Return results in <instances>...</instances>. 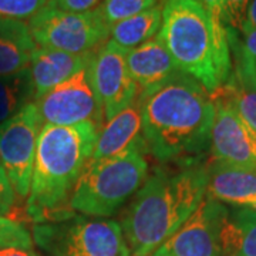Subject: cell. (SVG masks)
Wrapping results in <instances>:
<instances>
[{"label":"cell","mask_w":256,"mask_h":256,"mask_svg":"<svg viewBox=\"0 0 256 256\" xmlns=\"http://www.w3.org/2000/svg\"><path fill=\"white\" fill-rule=\"evenodd\" d=\"M204 9L206 10L210 24L214 28L216 47L220 56L230 62V50L228 42V24H226V0H201Z\"/></svg>","instance_id":"23"},{"label":"cell","mask_w":256,"mask_h":256,"mask_svg":"<svg viewBox=\"0 0 256 256\" xmlns=\"http://www.w3.org/2000/svg\"><path fill=\"white\" fill-rule=\"evenodd\" d=\"M36 47L28 22L0 18V76L28 68Z\"/></svg>","instance_id":"18"},{"label":"cell","mask_w":256,"mask_h":256,"mask_svg":"<svg viewBox=\"0 0 256 256\" xmlns=\"http://www.w3.org/2000/svg\"><path fill=\"white\" fill-rule=\"evenodd\" d=\"M252 30H256V0L249 2L246 13H245V20H244V24H242L239 33L244 34L248 32H252Z\"/></svg>","instance_id":"29"},{"label":"cell","mask_w":256,"mask_h":256,"mask_svg":"<svg viewBox=\"0 0 256 256\" xmlns=\"http://www.w3.org/2000/svg\"><path fill=\"white\" fill-rule=\"evenodd\" d=\"M127 53V48L108 40L94 52L90 62L92 86L106 122L131 106L140 94L138 86L128 72Z\"/></svg>","instance_id":"10"},{"label":"cell","mask_w":256,"mask_h":256,"mask_svg":"<svg viewBox=\"0 0 256 256\" xmlns=\"http://www.w3.org/2000/svg\"><path fill=\"white\" fill-rule=\"evenodd\" d=\"M228 206L205 194L182 226L150 256H222L220 228Z\"/></svg>","instance_id":"12"},{"label":"cell","mask_w":256,"mask_h":256,"mask_svg":"<svg viewBox=\"0 0 256 256\" xmlns=\"http://www.w3.org/2000/svg\"><path fill=\"white\" fill-rule=\"evenodd\" d=\"M230 50V73L220 87L238 114L249 127L256 131V63L248 54L240 36L228 28Z\"/></svg>","instance_id":"13"},{"label":"cell","mask_w":256,"mask_h":256,"mask_svg":"<svg viewBox=\"0 0 256 256\" xmlns=\"http://www.w3.org/2000/svg\"><path fill=\"white\" fill-rule=\"evenodd\" d=\"M50 0H0V18L28 22Z\"/></svg>","instance_id":"25"},{"label":"cell","mask_w":256,"mask_h":256,"mask_svg":"<svg viewBox=\"0 0 256 256\" xmlns=\"http://www.w3.org/2000/svg\"><path fill=\"white\" fill-rule=\"evenodd\" d=\"M208 186V165L156 168L148 174L121 220L132 256H150L200 206Z\"/></svg>","instance_id":"2"},{"label":"cell","mask_w":256,"mask_h":256,"mask_svg":"<svg viewBox=\"0 0 256 256\" xmlns=\"http://www.w3.org/2000/svg\"><path fill=\"white\" fill-rule=\"evenodd\" d=\"M56 6L64 12L72 13H86L98 8L102 0H53Z\"/></svg>","instance_id":"28"},{"label":"cell","mask_w":256,"mask_h":256,"mask_svg":"<svg viewBox=\"0 0 256 256\" xmlns=\"http://www.w3.org/2000/svg\"><path fill=\"white\" fill-rule=\"evenodd\" d=\"M158 4V0H102L98 4V13L108 26L128 18H132L144 10Z\"/></svg>","instance_id":"22"},{"label":"cell","mask_w":256,"mask_h":256,"mask_svg":"<svg viewBox=\"0 0 256 256\" xmlns=\"http://www.w3.org/2000/svg\"><path fill=\"white\" fill-rule=\"evenodd\" d=\"M33 101L34 90L28 67L18 73L0 76V122L13 117Z\"/></svg>","instance_id":"21"},{"label":"cell","mask_w":256,"mask_h":256,"mask_svg":"<svg viewBox=\"0 0 256 256\" xmlns=\"http://www.w3.org/2000/svg\"><path fill=\"white\" fill-rule=\"evenodd\" d=\"M33 244L47 256H130L118 222L72 215L54 222L34 224Z\"/></svg>","instance_id":"6"},{"label":"cell","mask_w":256,"mask_h":256,"mask_svg":"<svg viewBox=\"0 0 256 256\" xmlns=\"http://www.w3.org/2000/svg\"><path fill=\"white\" fill-rule=\"evenodd\" d=\"M0 256H40L33 249L22 248H3L0 249Z\"/></svg>","instance_id":"31"},{"label":"cell","mask_w":256,"mask_h":256,"mask_svg":"<svg viewBox=\"0 0 256 256\" xmlns=\"http://www.w3.org/2000/svg\"><path fill=\"white\" fill-rule=\"evenodd\" d=\"M146 151L160 162L191 165L210 150L212 96L188 74L178 72L137 97Z\"/></svg>","instance_id":"1"},{"label":"cell","mask_w":256,"mask_h":256,"mask_svg":"<svg viewBox=\"0 0 256 256\" xmlns=\"http://www.w3.org/2000/svg\"><path fill=\"white\" fill-rule=\"evenodd\" d=\"M175 66L214 96L228 80L230 62L216 47L214 28L201 0H164L158 32Z\"/></svg>","instance_id":"4"},{"label":"cell","mask_w":256,"mask_h":256,"mask_svg":"<svg viewBox=\"0 0 256 256\" xmlns=\"http://www.w3.org/2000/svg\"><path fill=\"white\" fill-rule=\"evenodd\" d=\"M127 67L140 92L156 87L180 72L158 36L128 50Z\"/></svg>","instance_id":"17"},{"label":"cell","mask_w":256,"mask_h":256,"mask_svg":"<svg viewBox=\"0 0 256 256\" xmlns=\"http://www.w3.org/2000/svg\"><path fill=\"white\" fill-rule=\"evenodd\" d=\"M131 150L146 152L141 111L137 100L102 126L90 161L120 156Z\"/></svg>","instance_id":"14"},{"label":"cell","mask_w":256,"mask_h":256,"mask_svg":"<svg viewBox=\"0 0 256 256\" xmlns=\"http://www.w3.org/2000/svg\"><path fill=\"white\" fill-rule=\"evenodd\" d=\"M28 24L37 47L73 54L96 52L110 37V26L97 9L86 13L64 12L53 0L30 18Z\"/></svg>","instance_id":"7"},{"label":"cell","mask_w":256,"mask_h":256,"mask_svg":"<svg viewBox=\"0 0 256 256\" xmlns=\"http://www.w3.org/2000/svg\"><path fill=\"white\" fill-rule=\"evenodd\" d=\"M16 195L10 185L9 178L6 175L4 166L0 160V215L10 218V214L16 206Z\"/></svg>","instance_id":"26"},{"label":"cell","mask_w":256,"mask_h":256,"mask_svg":"<svg viewBox=\"0 0 256 256\" xmlns=\"http://www.w3.org/2000/svg\"><path fill=\"white\" fill-rule=\"evenodd\" d=\"M240 36H242L240 40L244 43V47H245V50L248 52V54L250 56L254 58V62L256 63V30L244 33Z\"/></svg>","instance_id":"30"},{"label":"cell","mask_w":256,"mask_h":256,"mask_svg":"<svg viewBox=\"0 0 256 256\" xmlns=\"http://www.w3.org/2000/svg\"><path fill=\"white\" fill-rule=\"evenodd\" d=\"M148 174V161L137 150L88 161L70 195V210L90 218L112 216L134 196Z\"/></svg>","instance_id":"5"},{"label":"cell","mask_w":256,"mask_h":256,"mask_svg":"<svg viewBox=\"0 0 256 256\" xmlns=\"http://www.w3.org/2000/svg\"><path fill=\"white\" fill-rule=\"evenodd\" d=\"M246 208H249V210H254V212H256V200L254 202H252L250 205H248Z\"/></svg>","instance_id":"32"},{"label":"cell","mask_w":256,"mask_h":256,"mask_svg":"<svg viewBox=\"0 0 256 256\" xmlns=\"http://www.w3.org/2000/svg\"><path fill=\"white\" fill-rule=\"evenodd\" d=\"M92 53L73 54L67 52L36 47L30 60V77L34 90V101L70 78L92 62Z\"/></svg>","instance_id":"15"},{"label":"cell","mask_w":256,"mask_h":256,"mask_svg":"<svg viewBox=\"0 0 256 256\" xmlns=\"http://www.w3.org/2000/svg\"><path fill=\"white\" fill-rule=\"evenodd\" d=\"M214 122L210 151L220 164L256 168V131L245 122L224 92L212 96Z\"/></svg>","instance_id":"11"},{"label":"cell","mask_w":256,"mask_h":256,"mask_svg":"<svg viewBox=\"0 0 256 256\" xmlns=\"http://www.w3.org/2000/svg\"><path fill=\"white\" fill-rule=\"evenodd\" d=\"M42 127L43 122L34 101L0 122V160L18 201H26L30 194Z\"/></svg>","instance_id":"8"},{"label":"cell","mask_w":256,"mask_h":256,"mask_svg":"<svg viewBox=\"0 0 256 256\" xmlns=\"http://www.w3.org/2000/svg\"><path fill=\"white\" fill-rule=\"evenodd\" d=\"M206 195L229 206H248L256 200V168L212 161Z\"/></svg>","instance_id":"16"},{"label":"cell","mask_w":256,"mask_h":256,"mask_svg":"<svg viewBox=\"0 0 256 256\" xmlns=\"http://www.w3.org/2000/svg\"><path fill=\"white\" fill-rule=\"evenodd\" d=\"M33 238L20 220L0 215V249L3 248H22L33 249Z\"/></svg>","instance_id":"24"},{"label":"cell","mask_w":256,"mask_h":256,"mask_svg":"<svg viewBox=\"0 0 256 256\" xmlns=\"http://www.w3.org/2000/svg\"><path fill=\"white\" fill-rule=\"evenodd\" d=\"M98 128L90 122L70 127L43 126L37 141L26 214L36 224L72 216L62 210L92 160Z\"/></svg>","instance_id":"3"},{"label":"cell","mask_w":256,"mask_h":256,"mask_svg":"<svg viewBox=\"0 0 256 256\" xmlns=\"http://www.w3.org/2000/svg\"><path fill=\"white\" fill-rule=\"evenodd\" d=\"M34 102L43 126L70 127L90 122L98 130L104 126L102 107L92 86L90 63Z\"/></svg>","instance_id":"9"},{"label":"cell","mask_w":256,"mask_h":256,"mask_svg":"<svg viewBox=\"0 0 256 256\" xmlns=\"http://www.w3.org/2000/svg\"><path fill=\"white\" fill-rule=\"evenodd\" d=\"M249 2L250 0H226V24L236 33L240 32L244 24Z\"/></svg>","instance_id":"27"},{"label":"cell","mask_w":256,"mask_h":256,"mask_svg":"<svg viewBox=\"0 0 256 256\" xmlns=\"http://www.w3.org/2000/svg\"><path fill=\"white\" fill-rule=\"evenodd\" d=\"M162 23V4H156L110 28V40L122 48H136L156 37Z\"/></svg>","instance_id":"20"},{"label":"cell","mask_w":256,"mask_h":256,"mask_svg":"<svg viewBox=\"0 0 256 256\" xmlns=\"http://www.w3.org/2000/svg\"><path fill=\"white\" fill-rule=\"evenodd\" d=\"M220 255L256 256V212L230 206L220 228Z\"/></svg>","instance_id":"19"}]
</instances>
